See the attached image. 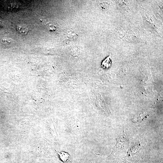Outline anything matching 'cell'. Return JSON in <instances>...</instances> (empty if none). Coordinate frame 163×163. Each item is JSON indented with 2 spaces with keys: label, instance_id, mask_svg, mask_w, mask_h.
<instances>
[{
  "label": "cell",
  "instance_id": "277c9868",
  "mask_svg": "<svg viewBox=\"0 0 163 163\" xmlns=\"http://www.w3.org/2000/svg\"><path fill=\"white\" fill-rule=\"evenodd\" d=\"M2 42L4 44L8 45L11 44L12 40L9 38H5L2 39Z\"/></svg>",
  "mask_w": 163,
  "mask_h": 163
},
{
  "label": "cell",
  "instance_id": "7a4b0ae2",
  "mask_svg": "<svg viewBox=\"0 0 163 163\" xmlns=\"http://www.w3.org/2000/svg\"><path fill=\"white\" fill-rule=\"evenodd\" d=\"M17 29L19 33L23 35L26 34L28 31V28L24 24H18L17 26Z\"/></svg>",
  "mask_w": 163,
  "mask_h": 163
},
{
  "label": "cell",
  "instance_id": "3957f363",
  "mask_svg": "<svg viewBox=\"0 0 163 163\" xmlns=\"http://www.w3.org/2000/svg\"><path fill=\"white\" fill-rule=\"evenodd\" d=\"M58 154L60 159L63 162H66L69 160L70 156L68 153L62 152Z\"/></svg>",
  "mask_w": 163,
  "mask_h": 163
},
{
  "label": "cell",
  "instance_id": "6da1fadb",
  "mask_svg": "<svg viewBox=\"0 0 163 163\" xmlns=\"http://www.w3.org/2000/svg\"><path fill=\"white\" fill-rule=\"evenodd\" d=\"M112 63V59L110 54L101 63V67L105 69H109L111 66Z\"/></svg>",
  "mask_w": 163,
  "mask_h": 163
}]
</instances>
